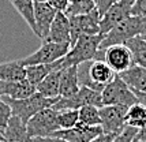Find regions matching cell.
<instances>
[{
    "label": "cell",
    "instance_id": "4316f807",
    "mask_svg": "<svg viewBox=\"0 0 146 142\" xmlns=\"http://www.w3.org/2000/svg\"><path fill=\"white\" fill-rule=\"evenodd\" d=\"M96 8L93 0H72L68 3L64 14L67 17H74V15H82L93 11Z\"/></svg>",
    "mask_w": 146,
    "mask_h": 142
},
{
    "label": "cell",
    "instance_id": "6da1fadb",
    "mask_svg": "<svg viewBox=\"0 0 146 142\" xmlns=\"http://www.w3.org/2000/svg\"><path fill=\"white\" fill-rule=\"evenodd\" d=\"M116 77L115 72L102 59H93L78 66V78L81 86H88L93 90L101 92Z\"/></svg>",
    "mask_w": 146,
    "mask_h": 142
},
{
    "label": "cell",
    "instance_id": "d590c367",
    "mask_svg": "<svg viewBox=\"0 0 146 142\" xmlns=\"http://www.w3.org/2000/svg\"><path fill=\"white\" fill-rule=\"evenodd\" d=\"M137 98H138V103L146 105V93L145 94H139V96H137Z\"/></svg>",
    "mask_w": 146,
    "mask_h": 142
},
{
    "label": "cell",
    "instance_id": "83f0119b",
    "mask_svg": "<svg viewBox=\"0 0 146 142\" xmlns=\"http://www.w3.org/2000/svg\"><path fill=\"white\" fill-rule=\"evenodd\" d=\"M79 122L78 109L57 111V123L60 129H71Z\"/></svg>",
    "mask_w": 146,
    "mask_h": 142
},
{
    "label": "cell",
    "instance_id": "4fadbf2b",
    "mask_svg": "<svg viewBox=\"0 0 146 142\" xmlns=\"http://www.w3.org/2000/svg\"><path fill=\"white\" fill-rule=\"evenodd\" d=\"M131 15V6L124 1H115L105 13L100 17V34L105 36L123 19Z\"/></svg>",
    "mask_w": 146,
    "mask_h": 142
},
{
    "label": "cell",
    "instance_id": "d4e9b609",
    "mask_svg": "<svg viewBox=\"0 0 146 142\" xmlns=\"http://www.w3.org/2000/svg\"><path fill=\"white\" fill-rule=\"evenodd\" d=\"M10 3L22 15V18L26 21L32 32L37 36V26L34 22V1L33 0H10Z\"/></svg>",
    "mask_w": 146,
    "mask_h": 142
},
{
    "label": "cell",
    "instance_id": "44dd1931",
    "mask_svg": "<svg viewBox=\"0 0 146 142\" xmlns=\"http://www.w3.org/2000/svg\"><path fill=\"white\" fill-rule=\"evenodd\" d=\"M60 74L62 70H53L46 77L36 85V92L41 93L45 97H60L59 94V85H60Z\"/></svg>",
    "mask_w": 146,
    "mask_h": 142
},
{
    "label": "cell",
    "instance_id": "603a6c76",
    "mask_svg": "<svg viewBox=\"0 0 146 142\" xmlns=\"http://www.w3.org/2000/svg\"><path fill=\"white\" fill-rule=\"evenodd\" d=\"M26 79V67L18 60L0 63V81H22Z\"/></svg>",
    "mask_w": 146,
    "mask_h": 142
},
{
    "label": "cell",
    "instance_id": "f1b7e54d",
    "mask_svg": "<svg viewBox=\"0 0 146 142\" xmlns=\"http://www.w3.org/2000/svg\"><path fill=\"white\" fill-rule=\"evenodd\" d=\"M13 115L11 112V107L0 97V135L3 137V133L6 130L7 124H8V120Z\"/></svg>",
    "mask_w": 146,
    "mask_h": 142
},
{
    "label": "cell",
    "instance_id": "4dcf8cb0",
    "mask_svg": "<svg viewBox=\"0 0 146 142\" xmlns=\"http://www.w3.org/2000/svg\"><path fill=\"white\" fill-rule=\"evenodd\" d=\"M131 15L146 18V0H137L131 6Z\"/></svg>",
    "mask_w": 146,
    "mask_h": 142
},
{
    "label": "cell",
    "instance_id": "ba28073f",
    "mask_svg": "<svg viewBox=\"0 0 146 142\" xmlns=\"http://www.w3.org/2000/svg\"><path fill=\"white\" fill-rule=\"evenodd\" d=\"M85 105H94V107H102L101 92L93 90L88 86H81L79 90L71 97H59L56 103L51 108L55 111L63 109H79Z\"/></svg>",
    "mask_w": 146,
    "mask_h": 142
},
{
    "label": "cell",
    "instance_id": "e575fe53",
    "mask_svg": "<svg viewBox=\"0 0 146 142\" xmlns=\"http://www.w3.org/2000/svg\"><path fill=\"white\" fill-rule=\"evenodd\" d=\"M137 138H138L139 141H142V142H146V123H145V126H143L142 129L138 130V133H137Z\"/></svg>",
    "mask_w": 146,
    "mask_h": 142
},
{
    "label": "cell",
    "instance_id": "5bb4252c",
    "mask_svg": "<svg viewBox=\"0 0 146 142\" xmlns=\"http://www.w3.org/2000/svg\"><path fill=\"white\" fill-rule=\"evenodd\" d=\"M57 10L49 1H37L34 3V22L37 26V37L45 40L48 37L52 21L56 15Z\"/></svg>",
    "mask_w": 146,
    "mask_h": 142
},
{
    "label": "cell",
    "instance_id": "d6a6232c",
    "mask_svg": "<svg viewBox=\"0 0 146 142\" xmlns=\"http://www.w3.org/2000/svg\"><path fill=\"white\" fill-rule=\"evenodd\" d=\"M115 135L116 134H105V133H102L100 135H97L96 138H93L90 142H112Z\"/></svg>",
    "mask_w": 146,
    "mask_h": 142
},
{
    "label": "cell",
    "instance_id": "ab89813d",
    "mask_svg": "<svg viewBox=\"0 0 146 142\" xmlns=\"http://www.w3.org/2000/svg\"><path fill=\"white\" fill-rule=\"evenodd\" d=\"M141 37H142V38H143V40H145V41H146V33H145V34H142Z\"/></svg>",
    "mask_w": 146,
    "mask_h": 142
},
{
    "label": "cell",
    "instance_id": "484cf974",
    "mask_svg": "<svg viewBox=\"0 0 146 142\" xmlns=\"http://www.w3.org/2000/svg\"><path fill=\"white\" fill-rule=\"evenodd\" d=\"M79 115V122L88 126H101V117H100V111L98 107L94 105H85L78 109Z\"/></svg>",
    "mask_w": 146,
    "mask_h": 142
},
{
    "label": "cell",
    "instance_id": "d6986e66",
    "mask_svg": "<svg viewBox=\"0 0 146 142\" xmlns=\"http://www.w3.org/2000/svg\"><path fill=\"white\" fill-rule=\"evenodd\" d=\"M4 142H34L33 138L29 135L26 123H23L18 116L11 115L8 124L3 133Z\"/></svg>",
    "mask_w": 146,
    "mask_h": 142
},
{
    "label": "cell",
    "instance_id": "5b68a950",
    "mask_svg": "<svg viewBox=\"0 0 146 142\" xmlns=\"http://www.w3.org/2000/svg\"><path fill=\"white\" fill-rule=\"evenodd\" d=\"M68 51H70V44H59V42L42 40V44L37 51L23 59H19L18 62L19 64H22L23 67L53 63V62L63 58Z\"/></svg>",
    "mask_w": 146,
    "mask_h": 142
},
{
    "label": "cell",
    "instance_id": "74e56055",
    "mask_svg": "<svg viewBox=\"0 0 146 142\" xmlns=\"http://www.w3.org/2000/svg\"><path fill=\"white\" fill-rule=\"evenodd\" d=\"M133 142H142V141H139V139H138V138L135 137V138H134V139H133Z\"/></svg>",
    "mask_w": 146,
    "mask_h": 142
},
{
    "label": "cell",
    "instance_id": "8d00e7d4",
    "mask_svg": "<svg viewBox=\"0 0 146 142\" xmlns=\"http://www.w3.org/2000/svg\"><path fill=\"white\" fill-rule=\"evenodd\" d=\"M120 1H124V3H127V4H130V6H133L137 0H120Z\"/></svg>",
    "mask_w": 146,
    "mask_h": 142
},
{
    "label": "cell",
    "instance_id": "f35d334b",
    "mask_svg": "<svg viewBox=\"0 0 146 142\" xmlns=\"http://www.w3.org/2000/svg\"><path fill=\"white\" fill-rule=\"evenodd\" d=\"M34 3H37V1H49V0H33Z\"/></svg>",
    "mask_w": 146,
    "mask_h": 142
},
{
    "label": "cell",
    "instance_id": "30bf717a",
    "mask_svg": "<svg viewBox=\"0 0 146 142\" xmlns=\"http://www.w3.org/2000/svg\"><path fill=\"white\" fill-rule=\"evenodd\" d=\"M102 55V60L116 72L121 74L123 71L128 70L134 64L133 55L126 44H116L105 48L104 51H98L97 56Z\"/></svg>",
    "mask_w": 146,
    "mask_h": 142
},
{
    "label": "cell",
    "instance_id": "8fae6325",
    "mask_svg": "<svg viewBox=\"0 0 146 142\" xmlns=\"http://www.w3.org/2000/svg\"><path fill=\"white\" fill-rule=\"evenodd\" d=\"M128 107L123 105H102L98 108L101 117L102 133L117 134L124 127V116Z\"/></svg>",
    "mask_w": 146,
    "mask_h": 142
},
{
    "label": "cell",
    "instance_id": "2e32d148",
    "mask_svg": "<svg viewBox=\"0 0 146 142\" xmlns=\"http://www.w3.org/2000/svg\"><path fill=\"white\" fill-rule=\"evenodd\" d=\"M36 92V86H33L27 79L22 81H0V97H7L13 100H22L32 96Z\"/></svg>",
    "mask_w": 146,
    "mask_h": 142
},
{
    "label": "cell",
    "instance_id": "52a82bcc",
    "mask_svg": "<svg viewBox=\"0 0 146 142\" xmlns=\"http://www.w3.org/2000/svg\"><path fill=\"white\" fill-rule=\"evenodd\" d=\"M27 133L32 138L51 137L52 133L60 130L57 123V111L53 108H45L33 115L26 123Z\"/></svg>",
    "mask_w": 146,
    "mask_h": 142
},
{
    "label": "cell",
    "instance_id": "8992f818",
    "mask_svg": "<svg viewBox=\"0 0 146 142\" xmlns=\"http://www.w3.org/2000/svg\"><path fill=\"white\" fill-rule=\"evenodd\" d=\"M102 105H123L131 107L138 103V98L128 88L126 82L117 74L112 82H109L101 90Z\"/></svg>",
    "mask_w": 146,
    "mask_h": 142
},
{
    "label": "cell",
    "instance_id": "ac0fdd59",
    "mask_svg": "<svg viewBox=\"0 0 146 142\" xmlns=\"http://www.w3.org/2000/svg\"><path fill=\"white\" fill-rule=\"evenodd\" d=\"M79 78H78V66H68L62 68L59 94L60 97H71L79 90Z\"/></svg>",
    "mask_w": 146,
    "mask_h": 142
},
{
    "label": "cell",
    "instance_id": "b9f144b4",
    "mask_svg": "<svg viewBox=\"0 0 146 142\" xmlns=\"http://www.w3.org/2000/svg\"><path fill=\"white\" fill-rule=\"evenodd\" d=\"M0 142H3V141H0Z\"/></svg>",
    "mask_w": 146,
    "mask_h": 142
},
{
    "label": "cell",
    "instance_id": "e0dca14e",
    "mask_svg": "<svg viewBox=\"0 0 146 142\" xmlns=\"http://www.w3.org/2000/svg\"><path fill=\"white\" fill-rule=\"evenodd\" d=\"M126 82L135 96L146 93V68L138 64H133L128 70L117 74Z\"/></svg>",
    "mask_w": 146,
    "mask_h": 142
},
{
    "label": "cell",
    "instance_id": "7a4b0ae2",
    "mask_svg": "<svg viewBox=\"0 0 146 142\" xmlns=\"http://www.w3.org/2000/svg\"><path fill=\"white\" fill-rule=\"evenodd\" d=\"M146 33V18L130 15L126 19H123L102 37L98 51H104L105 48L116 44H124L127 40L142 36Z\"/></svg>",
    "mask_w": 146,
    "mask_h": 142
},
{
    "label": "cell",
    "instance_id": "ffe728a7",
    "mask_svg": "<svg viewBox=\"0 0 146 142\" xmlns=\"http://www.w3.org/2000/svg\"><path fill=\"white\" fill-rule=\"evenodd\" d=\"M62 60L59 59L53 63H46V64H36V66H27L26 67V79L36 86L40 84L49 72L53 70H62Z\"/></svg>",
    "mask_w": 146,
    "mask_h": 142
},
{
    "label": "cell",
    "instance_id": "9c48e42d",
    "mask_svg": "<svg viewBox=\"0 0 146 142\" xmlns=\"http://www.w3.org/2000/svg\"><path fill=\"white\" fill-rule=\"evenodd\" d=\"M68 19H70L71 45H74L81 36L100 34V14L97 11V8L88 14L68 17Z\"/></svg>",
    "mask_w": 146,
    "mask_h": 142
},
{
    "label": "cell",
    "instance_id": "277c9868",
    "mask_svg": "<svg viewBox=\"0 0 146 142\" xmlns=\"http://www.w3.org/2000/svg\"><path fill=\"white\" fill-rule=\"evenodd\" d=\"M10 107L13 115L18 116L23 123H27V120L36 115L37 112L45 109V108H51L53 104L59 100V97H45L38 92H34L32 96L22 98V100H13V98H7L1 97Z\"/></svg>",
    "mask_w": 146,
    "mask_h": 142
},
{
    "label": "cell",
    "instance_id": "7c38bea8",
    "mask_svg": "<svg viewBox=\"0 0 146 142\" xmlns=\"http://www.w3.org/2000/svg\"><path fill=\"white\" fill-rule=\"evenodd\" d=\"M100 134H102L101 126H88V124L78 122L71 129H60L52 133L51 137L60 138V139L68 142H90Z\"/></svg>",
    "mask_w": 146,
    "mask_h": 142
},
{
    "label": "cell",
    "instance_id": "836d02e7",
    "mask_svg": "<svg viewBox=\"0 0 146 142\" xmlns=\"http://www.w3.org/2000/svg\"><path fill=\"white\" fill-rule=\"evenodd\" d=\"M34 142H68L64 141V139H60V138H55V137H44V138H33Z\"/></svg>",
    "mask_w": 146,
    "mask_h": 142
},
{
    "label": "cell",
    "instance_id": "cb8c5ba5",
    "mask_svg": "<svg viewBox=\"0 0 146 142\" xmlns=\"http://www.w3.org/2000/svg\"><path fill=\"white\" fill-rule=\"evenodd\" d=\"M133 55L134 64H138L146 68V41L141 36L133 37L124 42Z\"/></svg>",
    "mask_w": 146,
    "mask_h": 142
},
{
    "label": "cell",
    "instance_id": "9a60e30c",
    "mask_svg": "<svg viewBox=\"0 0 146 142\" xmlns=\"http://www.w3.org/2000/svg\"><path fill=\"white\" fill-rule=\"evenodd\" d=\"M45 40L59 42V44H70L71 46V34H70V19L63 11H57L49 27L48 37Z\"/></svg>",
    "mask_w": 146,
    "mask_h": 142
},
{
    "label": "cell",
    "instance_id": "f546056e",
    "mask_svg": "<svg viewBox=\"0 0 146 142\" xmlns=\"http://www.w3.org/2000/svg\"><path fill=\"white\" fill-rule=\"evenodd\" d=\"M137 133H138L137 129L130 127V126H124L120 133H117L115 135L112 142H133V139L137 137Z\"/></svg>",
    "mask_w": 146,
    "mask_h": 142
},
{
    "label": "cell",
    "instance_id": "3957f363",
    "mask_svg": "<svg viewBox=\"0 0 146 142\" xmlns=\"http://www.w3.org/2000/svg\"><path fill=\"white\" fill-rule=\"evenodd\" d=\"M102 37H104L102 34L81 36L75 41V44L70 46V51L60 59L63 68L68 66H79L93 59H97L98 46H100Z\"/></svg>",
    "mask_w": 146,
    "mask_h": 142
},
{
    "label": "cell",
    "instance_id": "7402d4cb",
    "mask_svg": "<svg viewBox=\"0 0 146 142\" xmlns=\"http://www.w3.org/2000/svg\"><path fill=\"white\" fill-rule=\"evenodd\" d=\"M146 123V105L141 103L133 104L127 108L126 116H124V126H130L134 129L139 130Z\"/></svg>",
    "mask_w": 146,
    "mask_h": 142
},
{
    "label": "cell",
    "instance_id": "60d3db41",
    "mask_svg": "<svg viewBox=\"0 0 146 142\" xmlns=\"http://www.w3.org/2000/svg\"><path fill=\"white\" fill-rule=\"evenodd\" d=\"M0 141H3V142H4V138H3L1 135H0Z\"/></svg>",
    "mask_w": 146,
    "mask_h": 142
},
{
    "label": "cell",
    "instance_id": "1f68e13d",
    "mask_svg": "<svg viewBox=\"0 0 146 142\" xmlns=\"http://www.w3.org/2000/svg\"><path fill=\"white\" fill-rule=\"evenodd\" d=\"M93 1H94L96 8H97V11H98L100 17H101L102 14L105 13L109 7L112 6L115 1H117V0H93Z\"/></svg>",
    "mask_w": 146,
    "mask_h": 142
}]
</instances>
